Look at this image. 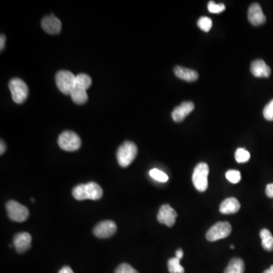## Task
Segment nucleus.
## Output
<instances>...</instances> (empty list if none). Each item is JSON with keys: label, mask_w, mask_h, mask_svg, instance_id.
Instances as JSON below:
<instances>
[{"label": "nucleus", "mask_w": 273, "mask_h": 273, "mask_svg": "<svg viewBox=\"0 0 273 273\" xmlns=\"http://www.w3.org/2000/svg\"><path fill=\"white\" fill-rule=\"evenodd\" d=\"M0 145H1V149H0V154L2 155V154L5 153V149H6V147H5V143H4V141H2V140L1 141V144H0Z\"/></svg>", "instance_id": "34"}, {"label": "nucleus", "mask_w": 273, "mask_h": 273, "mask_svg": "<svg viewBox=\"0 0 273 273\" xmlns=\"http://www.w3.org/2000/svg\"><path fill=\"white\" fill-rule=\"evenodd\" d=\"M264 273H273V265L270 267V269L264 271Z\"/></svg>", "instance_id": "35"}, {"label": "nucleus", "mask_w": 273, "mask_h": 273, "mask_svg": "<svg viewBox=\"0 0 273 273\" xmlns=\"http://www.w3.org/2000/svg\"><path fill=\"white\" fill-rule=\"evenodd\" d=\"M232 232V226L228 222H219L211 227L206 232V238L209 241H216L227 238Z\"/></svg>", "instance_id": "8"}, {"label": "nucleus", "mask_w": 273, "mask_h": 273, "mask_svg": "<svg viewBox=\"0 0 273 273\" xmlns=\"http://www.w3.org/2000/svg\"><path fill=\"white\" fill-rule=\"evenodd\" d=\"M58 144L60 148L65 151H76L82 146V140L74 131H66L59 135Z\"/></svg>", "instance_id": "3"}, {"label": "nucleus", "mask_w": 273, "mask_h": 273, "mask_svg": "<svg viewBox=\"0 0 273 273\" xmlns=\"http://www.w3.org/2000/svg\"><path fill=\"white\" fill-rule=\"evenodd\" d=\"M225 5L224 4H216L212 1L208 3V10L209 12L213 13V14H219V13L225 11Z\"/></svg>", "instance_id": "27"}, {"label": "nucleus", "mask_w": 273, "mask_h": 273, "mask_svg": "<svg viewBox=\"0 0 273 273\" xmlns=\"http://www.w3.org/2000/svg\"><path fill=\"white\" fill-rule=\"evenodd\" d=\"M149 174H150V177L153 178L154 180L157 181V182H168V176L166 173H163V171H161V170H157V169H153V170H150Z\"/></svg>", "instance_id": "24"}, {"label": "nucleus", "mask_w": 273, "mask_h": 273, "mask_svg": "<svg viewBox=\"0 0 273 273\" xmlns=\"http://www.w3.org/2000/svg\"><path fill=\"white\" fill-rule=\"evenodd\" d=\"M8 88L14 102L21 104L27 99L28 96V87L24 81L20 79H11L8 83Z\"/></svg>", "instance_id": "7"}, {"label": "nucleus", "mask_w": 273, "mask_h": 273, "mask_svg": "<svg viewBox=\"0 0 273 273\" xmlns=\"http://www.w3.org/2000/svg\"><path fill=\"white\" fill-rule=\"evenodd\" d=\"M264 116L268 121H273V99H272L264 108Z\"/></svg>", "instance_id": "29"}, {"label": "nucleus", "mask_w": 273, "mask_h": 273, "mask_svg": "<svg viewBox=\"0 0 273 273\" xmlns=\"http://www.w3.org/2000/svg\"><path fill=\"white\" fill-rule=\"evenodd\" d=\"M102 187L96 183L91 182L88 184H79L72 190V195L78 200H99L102 196Z\"/></svg>", "instance_id": "1"}, {"label": "nucleus", "mask_w": 273, "mask_h": 273, "mask_svg": "<svg viewBox=\"0 0 273 273\" xmlns=\"http://www.w3.org/2000/svg\"><path fill=\"white\" fill-rule=\"evenodd\" d=\"M261 239H262V246L265 251L271 252L273 251V236L270 230L267 229L261 231Z\"/></svg>", "instance_id": "19"}, {"label": "nucleus", "mask_w": 273, "mask_h": 273, "mask_svg": "<svg viewBox=\"0 0 273 273\" xmlns=\"http://www.w3.org/2000/svg\"><path fill=\"white\" fill-rule=\"evenodd\" d=\"M266 194L270 198H273V183L267 184L266 187Z\"/></svg>", "instance_id": "30"}, {"label": "nucleus", "mask_w": 273, "mask_h": 273, "mask_svg": "<svg viewBox=\"0 0 273 273\" xmlns=\"http://www.w3.org/2000/svg\"><path fill=\"white\" fill-rule=\"evenodd\" d=\"M194 109V104L192 102H182L172 112L173 119L176 122H181Z\"/></svg>", "instance_id": "14"}, {"label": "nucleus", "mask_w": 273, "mask_h": 273, "mask_svg": "<svg viewBox=\"0 0 273 273\" xmlns=\"http://www.w3.org/2000/svg\"><path fill=\"white\" fill-rule=\"evenodd\" d=\"M117 231V225L113 221L105 220L99 222L93 229V234L99 238L113 236Z\"/></svg>", "instance_id": "9"}, {"label": "nucleus", "mask_w": 273, "mask_h": 273, "mask_svg": "<svg viewBox=\"0 0 273 273\" xmlns=\"http://www.w3.org/2000/svg\"><path fill=\"white\" fill-rule=\"evenodd\" d=\"M209 166L206 163H200L193 170L192 181L196 190L200 192L206 191L208 187Z\"/></svg>", "instance_id": "4"}, {"label": "nucleus", "mask_w": 273, "mask_h": 273, "mask_svg": "<svg viewBox=\"0 0 273 273\" xmlns=\"http://www.w3.org/2000/svg\"><path fill=\"white\" fill-rule=\"evenodd\" d=\"M176 258H178V259H179L181 261V260L182 259L183 256H184V252H183V251H182V249H179L176 251Z\"/></svg>", "instance_id": "32"}, {"label": "nucleus", "mask_w": 273, "mask_h": 273, "mask_svg": "<svg viewBox=\"0 0 273 273\" xmlns=\"http://www.w3.org/2000/svg\"><path fill=\"white\" fill-rule=\"evenodd\" d=\"M245 268V263L241 258H233L229 262L224 273H244Z\"/></svg>", "instance_id": "18"}, {"label": "nucleus", "mask_w": 273, "mask_h": 273, "mask_svg": "<svg viewBox=\"0 0 273 273\" xmlns=\"http://www.w3.org/2000/svg\"><path fill=\"white\" fill-rule=\"evenodd\" d=\"M251 73L257 78H268L271 75V69L264 60L254 61L251 66Z\"/></svg>", "instance_id": "15"}, {"label": "nucleus", "mask_w": 273, "mask_h": 273, "mask_svg": "<svg viewBox=\"0 0 273 273\" xmlns=\"http://www.w3.org/2000/svg\"><path fill=\"white\" fill-rule=\"evenodd\" d=\"M115 273H139L135 269L133 268L128 264H122L118 266L115 270Z\"/></svg>", "instance_id": "28"}, {"label": "nucleus", "mask_w": 273, "mask_h": 273, "mask_svg": "<svg viewBox=\"0 0 273 273\" xmlns=\"http://www.w3.org/2000/svg\"><path fill=\"white\" fill-rule=\"evenodd\" d=\"M70 96L74 102H75L76 104H79V105L85 103L88 99L87 91L79 88H74L73 91L71 93Z\"/></svg>", "instance_id": "20"}, {"label": "nucleus", "mask_w": 273, "mask_h": 273, "mask_svg": "<svg viewBox=\"0 0 273 273\" xmlns=\"http://www.w3.org/2000/svg\"><path fill=\"white\" fill-rule=\"evenodd\" d=\"M174 72L176 77L187 82H195L199 78L198 73L196 71L182 66H176L174 69Z\"/></svg>", "instance_id": "16"}, {"label": "nucleus", "mask_w": 273, "mask_h": 273, "mask_svg": "<svg viewBox=\"0 0 273 273\" xmlns=\"http://www.w3.org/2000/svg\"><path fill=\"white\" fill-rule=\"evenodd\" d=\"M240 208H241V204L239 201L235 197H229L222 202L219 210L222 214H234L238 212Z\"/></svg>", "instance_id": "17"}, {"label": "nucleus", "mask_w": 273, "mask_h": 273, "mask_svg": "<svg viewBox=\"0 0 273 273\" xmlns=\"http://www.w3.org/2000/svg\"><path fill=\"white\" fill-rule=\"evenodd\" d=\"M31 241L32 237L30 234L27 232H21L14 235L13 238V245L17 252L23 254L30 248Z\"/></svg>", "instance_id": "11"}, {"label": "nucleus", "mask_w": 273, "mask_h": 273, "mask_svg": "<svg viewBox=\"0 0 273 273\" xmlns=\"http://www.w3.org/2000/svg\"><path fill=\"white\" fill-rule=\"evenodd\" d=\"M248 16L251 24L254 26L261 25L267 21L265 14L263 12L262 8L258 3L252 4L250 6Z\"/></svg>", "instance_id": "12"}, {"label": "nucleus", "mask_w": 273, "mask_h": 273, "mask_svg": "<svg viewBox=\"0 0 273 273\" xmlns=\"http://www.w3.org/2000/svg\"><path fill=\"white\" fill-rule=\"evenodd\" d=\"M197 25L200 27V30H203L204 32H209L212 28V21L211 18H208V17H201L197 21Z\"/></svg>", "instance_id": "25"}, {"label": "nucleus", "mask_w": 273, "mask_h": 273, "mask_svg": "<svg viewBox=\"0 0 273 273\" xmlns=\"http://www.w3.org/2000/svg\"><path fill=\"white\" fill-rule=\"evenodd\" d=\"M168 269L170 273H184V267L180 264V260L176 257L168 261Z\"/></svg>", "instance_id": "22"}, {"label": "nucleus", "mask_w": 273, "mask_h": 273, "mask_svg": "<svg viewBox=\"0 0 273 273\" xmlns=\"http://www.w3.org/2000/svg\"><path fill=\"white\" fill-rule=\"evenodd\" d=\"M59 273H74L73 270L69 267H64L61 269Z\"/></svg>", "instance_id": "31"}, {"label": "nucleus", "mask_w": 273, "mask_h": 273, "mask_svg": "<svg viewBox=\"0 0 273 273\" xmlns=\"http://www.w3.org/2000/svg\"><path fill=\"white\" fill-rule=\"evenodd\" d=\"M231 249H235V246H234L233 245H231L230 246Z\"/></svg>", "instance_id": "36"}, {"label": "nucleus", "mask_w": 273, "mask_h": 273, "mask_svg": "<svg viewBox=\"0 0 273 273\" xmlns=\"http://www.w3.org/2000/svg\"><path fill=\"white\" fill-rule=\"evenodd\" d=\"M138 154V147L131 141H125L117 150V160L120 166L126 168L132 163Z\"/></svg>", "instance_id": "2"}, {"label": "nucleus", "mask_w": 273, "mask_h": 273, "mask_svg": "<svg viewBox=\"0 0 273 273\" xmlns=\"http://www.w3.org/2000/svg\"><path fill=\"white\" fill-rule=\"evenodd\" d=\"M177 212L169 204H164L160 208L157 220L160 224H164L166 226L173 227L176 224Z\"/></svg>", "instance_id": "10"}, {"label": "nucleus", "mask_w": 273, "mask_h": 273, "mask_svg": "<svg viewBox=\"0 0 273 273\" xmlns=\"http://www.w3.org/2000/svg\"><path fill=\"white\" fill-rule=\"evenodd\" d=\"M0 42H1V43H0V48H1V50H3L4 46H5V37L4 34H1V39H0Z\"/></svg>", "instance_id": "33"}, {"label": "nucleus", "mask_w": 273, "mask_h": 273, "mask_svg": "<svg viewBox=\"0 0 273 273\" xmlns=\"http://www.w3.org/2000/svg\"><path fill=\"white\" fill-rule=\"evenodd\" d=\"M31 201L34 202V201H35V200H34V199H31Z\"/></svg>", "instance_id": "37"}, {"label": "nucleus", "mask_w": 273, "mask_h": 273, "mask_svg": "<svg viewBox=\"0 0 273 273\" xmlns=\"http://www.w3.org/2000/svg\"><path fill=\"white\" fill-rule=\"evenodd\" d=\"M41 26L44 31L49 34H58L60 33L62 28V23L59 18L51 14L45 17L42 20Z\"/></svg>", "instance_id": "13"}, {"label": "nucleus", "mask_w": 273, "mask_h": 273, "mask_svg": "<svg viewBox=\"0 0 273 273\" xmlns=\"http://www.w3.org/2000/svg\"><path fill=\"white\" fill-rule=\"evenodd\" d=\"M251 158V154L244 148H238L235 152V160L238 163H247Z\"/></svg>", "instance_id": "23"}, {"label": "nucleus", "mask_w": 273, "mask_h": 273, "mask_svg": "<svg viewBox=\"0 0 273 273\" xmlns=\"http://www.w3.org/2000/svg\"><path fill=\"white\" fill-rule=\"evenodd\" d=\"M225 177L232 184H237L241 181V173L238 170H229L225 174Z\"/></svg>", "instance_id": "26"}, {"label": "nucleus", "mask_w": 273, "mask_h": 273, "mask_svg": "<svg viewBox=\"0 0 273 273\" xmlns=\"http://www.w3.org/2000/svg\"><path fill=\"white\" fill-rule=\"evenodd\" d=\"M91 83L92 81L89 75L86 74H79L76 76V79H75V88L87 91L91 87Z\"/></svg>", "instance_id": "21"}, {"label": "nucleus", "mask_w": 273, "mask_h": 273, "mask_svg": "<svg viewBox=\"0 0 273 273\" xmlns=\"http://www.w3.org/2000/svg\"><path fill=\"white\" fill-rule=\"evenodd\" d=\"M76 76L67 70H61L57 72L56 76V85L62 93L70 95L75 88Z\"/></svg>", "instance_id": "5"}, {"label": "nucleus", "mask_w": 273, "mask_h": 273, "mask_svg": "<svg viewBox=\"0 0 273 273\" xmlns=\"http://www.w3.org/2000/svg\"><path fill=\"white\" fill-rule=\"evenodd\" d=\"M5 208L8 218L13 222H23L28 219V209L15 200L7 202Z\"/></svg>", "instance_id": "6"}]
</instances>
